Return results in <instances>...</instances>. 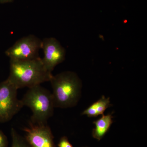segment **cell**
<instances>
[{"label":"cell","instance_id":"cell-13","mask_svg":"<svg viewBox=\"0 0 147 147\" xmlns=\"http://www.w3.org/2000/svg\"><path fill=\"white\" fill-rule=\"evenodd\" d=\"M13 0H0V3H11Z\"/></svg>","mask_w":147,"mask_h":147},{"label":"cell","instance_id":"cell-8","mask_svg":"<svg viewBox=\"0 0 147 147\" xmlns=\"http://www.w3.org/2000/svg\"><path fill=\"white\" fill-rule=\"evenodd\" d=\"M113 116L111 114L103 115L97 120L93 122L95 127L92 131L94 139L100 141L107 133L113 123Z\"/></svg>","mask_w":147,"mask_h":147},{"label":"cell","instance_id":"cell-11","mask_svg":"<svg viewBox=\"0 0 147 147\" xmlns=\"http://www.w3.org/2000/svg\"><path fill=\"white\" fill-rule=\"evenodd\" d=\"M58 147H73L69 141L68 138L65 136L62 137L58 144Z\"/></svg>","mask_w":147,"mask_h":147},{"label":"cell","instance_id":"cell-4","mask_svg":"<svg viewBox=\"0 0 147 147\" xmlns=\"http://www.w3.org/2000/svg\"><path fill=\"white\" fill-rule=\"evenodd\" d=\"M18 90L7 79L0 83V123L11 120L24 107Z\"/></svg>","mask_w":147,"mask_h":147},{"label":"cell","instance_id":"cell-3","mask_svg":"<svg viewBox=\"0 0 147 147\" xmlns=\"http://www.w3.org/2000/svg\"><path fill=\"white\" fill-rule=\"evenodd\" d=\"M21 100L23 106L31 110L30 123L47 124L53 116L55 107L52 92L40 85L29 88Z\"/></svg>","mask_w":147,"mask_h":147},{"label":"cell","instance_id":"cell-2","mask_svg":"<svg viewBox=\"0 0 147 147\" xmlns=\"http://www.w3.org/2000/svg\"><path fill=\"white\" fill-rule=\"evenodd\" d=\"M50 82L55 108H71L77 105L81 97L82 83L76 73L66 71L53 75Z\"/></svg>","mask_w":147,"mask_h":147},{"label":"cell","instance_id":"cell-7","mask_svg":"<svg viewBox=\"0 0 147 147\" xmlns=\"http://www.w3.org/2000/svg\"><path fill=\"white\" fill-rule=\"evenodd\" d=\"M25 138L31 147H56L54 137L50 127L47 124L35 125L24 129Z\"/></svg>","mask_w":147,"mask_h":147},{"label":"cell","instance_id":"cell-6","mask_svg":"<svg viewBox=\"0 0 147 147\" xmlns=\"http://www.w3.org/2000/svg\"><path fill=\"white\" fill-rule=\"evenodd\" d=\"M41 49L44 57L41 58L45 68L50 73L55 67L61 63L65 59V49L55 38H46L42 40Z\"/></svg>","mask_w":147,"mask_h":147},{"label":"cell","instance_id":"cell-14","mask_svg":"<svg viewBox=\"0 0 147 147\" xmlns=\"http://www.w3.org/2000/svg\"></svg>","mask_w":147,"mask_h":147},{"label":"cell","instance_id":"cell-12","mask_svg":"<svg viewBox=\"0 0 147 147\" xmlns=\"http://www.w3.org/2000/svg\"><path fill=\"white\" fill-rule=\"evenodd\" d=\"M8 141L5 134L0 130V147H8Z\"/></svg>","mask_w":147,"mask_h":147},{"label":"cell","instance_id":"cell-9","mask_svg":"<svg viewBox=\"0 0 147 147\" xmlns=\"http://www.w3.org/2000/svg\"><path fill=\"white\" fill-rule=\"evenodd\" d=\"M112 106L110 98L102 95L100 99L91 104L84 111L82 115H86L89 117H95L104 115V112L109 107Z\"/></svg>","mask_w":147,"mask_h":147},{"label":"cell","instance_id":"cell-1","mask_svg":"<svg viewBox=\"0 0 147 147\" xmlns=\"http://www.w3.org/2000/svg\"><path fill=\"white\" fill-rule=\"evenodd\" d=\"M52 76L39 57L27 60H10L9 74L7 79L19 89L29 88L50 82Z\"/></svg>","mask_w":147,"mask_h":147},{"label":"cell","instance_id":"cell-5","mask_svg":"<svg viewBox=\"0 0 147 147\" xmlns=\"http://www.w3.org/2000/svg\"><path fill=\"white\" fill-rule=\"evenodd\" d=\"M42 40L34 35H29L18 40L5 52L10 60H27L38 57Z\"/></svg>","mask_w":147,"mask_h":147},{"label":"cell","instance_id":"cell-10","mask_svg":"<svg viewBox=\"0 0 147 147\" xmlns=\"http://www.w3.org/2000/svg\"><path fill=\"white\" fill-rule=\"evenodd\" d=\"M12 144L11 147H31L25 137H22L14 128L11 130Z\"/></svg>","mask_w":147,"mask_h":147}]
</instances>
